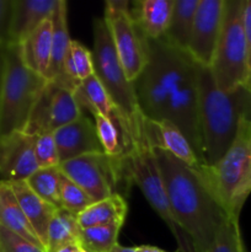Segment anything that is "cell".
Returning <instances> with one entry per match:
<instances>
[{
	"label": "cell",
	"instance_id": "2e32d148",
	"mask_svg": "<svg viewBox=\"0 0 251 252\" xmlns=\"http://www.w3.org/2000/svg\"><path fill=\"white\" fill-rule=\"evenodd\" d=\"M175 0H138L130 10L143 37L160 39L165 36L171 19Z\"/></svg>",
	"mask_w": 251,
	"mask_h": 252
},
{
	"label": "cell",
	"instance_id": "44dd1931",
	"mask_svg": "<svg viewBox=\"0 0 251 252\" xmlns=\"http://www.w3.org/2000/svg\"><path fill=\"white\" fill-rule=\"evenodd\" d=\"M128 207L120 193L108 198L94 202L90 207L78 216V223L81 229L91 226L106 225L111 223H125Z\"/></svg>",
	"mask_w": 251,
	"mask_h": 252
},
{
	"label": "cell",
	"instance_id": "9a60e30c",
	"mask_svg": "<svg viewBox=\"0 0 251 252\" xmlns=\"http://www.w3.org/2000/svg\"><path fill=\"white\" fill-rule=\"evenodd\" d=\"M59 0H12L9 43L20 44L46 20L51 19Z\"/></svg>",
	"mask_w": 251,
	"mask_h": 252
},
{
	"label": "cell",
	"instance_id": "d4e9b609",
	"mask_svg": "<svg viewBox=\"0 0 251 252\" xmlns=\"http://www.w3.org/2000/svg\"><path fill=\"white\" fill-rule=\"evenodd\" d=\"M80 229L78 217L63 208L57 209L47 230L46 251L57 252L66 245L79 244Z\"/></svg>",
	"mask_w": 251,
	"mask_h": 252
},
{
	"label": "cell",
	"instance_id": "4dcf8cb0",
	"mask_svg": "<svg viewBox=\"0 0 251 252\" xmlns=\"http://www.w3.org/2000/svg\"><path fill=\"white\" fill-rule=\"evenodd\" d=\"M34 157L38 167H54L59 166L58 149L53 132L41 133L34 135Z\"/></svg>",
	"mask_w": 251,
	"mask_h": 252
},
{
	"label": "cell",
	"instance_id": "ba28073f",
	"mask_svg": "<svg viewBox=\"0 0 251 252\" xmlns=\"http://www.w3.org/2000/svg\"><path fill=\"white\" fill-rule=\"evenodd\" d=\"M243 10L244 0H224L220 36L209 66L217 86L223 91L249 86L248 49Z\"/></svg>",
	"mask_w": 251,
	"mask_h": 252
},
{
	"label": "cell",
	"instance_id": "ab89813d",
	"mask_svg": "<svg viewBox=\"0 0 251 252\" xmlns=\"http://www.w3.org/2000/svg\"><path fill=\"white\" fill-rule=\"evenodd\" d=\"M250 193H251V174H250V177H249L248 184H246V187H245V196H246V198H248V197L250 196Z\"/></svg>",
	"mask_w": 251,
	"mask_h": 252
},
{
	"label": "cell",
	"instance_id": "6da1fadb",
	"mask_svg": "<svg viewBox=\"0 0 251 252\" xmlns=\"http://www.w3.org/2000/svg\"><path fill=\"white\" fill-rule=\"evenodd\" d=\"M144 41L147 64L133 81L140 112L148 120L170 121L188 140L198 139L197 62L164 37Z\"/></svg>",
	"mask_w": 251,
	"mask_h": 252
},
{
	"label": "cell",
	"instance_id": "7402d4cb",
	"mask_svg": "<svg viewBox=\"0 0 251 252\" xmlns=\"http://www.w3.org/2000/svg\"><path fill=\"white\" fill-rule=\"evenodd\" d=\"M199 0H175L171 19L164 38L175 47L187 51Z\"/></svg>",
	"mask_w": 251,
	"mask_h": 252
},
{
	"label": "cell",
	"instance_id": "30bf717a",
	"mask_svg": "<svg viewBox=\"0 0 251 252\" xmlns=\"http://www.w3.org/2000/svg\"><path fill=\"white\" fill-rule=\"evenodd\" d=\"M128 5L129 2L123 0L106 1L103 19L126 75L133 83L147 64V49L144 37L138 30Z\"/></svg>",
	"mask_w": 251,
	"mask_h": 252
},
{
	"label": "cell",
	"instance_id": "ffe728a7",
	"mask_svg": "<svg viewBox=\"0 0 251 252\" xmlns=\"http://www.w3.org/2000/svg\"><path fill=\"white\" fill-rule=\"evenodd\" d=\"M52 29V56L49 68L46 74V80L52 81L63 74V65L69 51H70L71 38L68 31L66 21V2L59 0L57 9L51 17Z\"/></svg>",
	"mask_w": 251,
	"mask_h": 252
},
{
	"label": "cell",
	"instance_id": "7a4b0ae2",
	"mask_svg": "<svg viewBox=\"0 0 251 252\" xmlns=\"http://www.w3.org/2000/svg\"><path fill=\"white\" fill-rule=\"evenodd\" d=\"M153 150L175 219L189 236L196 252H204L230 216L209 189L201 166L192 167L164 150Z\"/></svg>",
	"mask_w": 251,
	"mask_h": 252
},
{
	"label": "cell",
	"instance_id": "277c9868",
	"mask_svg": "<svg viewBox=\"0 0 251 252\" xmlns=\"http://www.w3.org/2000/svg\"><path fill=\"white\" fill-rule=\"evenodd\" d=\"M91 54L94 74L107 91L117 111L115 122L121 132L125 149L129 140L142 129L144 116L138 106L134 85L126 75L103 17L94 21V47Z\"/></svg>",
	"mask_w": 251,
	"mask_h": 252
},
{
	"label": "cell",
	"instance_id": "8fae6325",
	"mask_svg": "<svg viewBox=\"0 0 251 252\" xmlns=\"http://www.w3.org/2000/svg\"><path fill=\"white\" fill-rule=\"evenodd\" d=\"M224 0H199L187 52L198 64L211 66L223 24Z\"/></svg>",
	"mask_w": 251,
	"mask_h": 252
},
{
	"label": "cell",
	"instance_id": "484cf974",
	"mask_svg": "<svg viewBox=\"0 0 251 252\" xmlns=\"http://www.w3.org/2000/svg\"><path fill=\"white\" fill-rule=\"evenodd\" d=\"M26 184L37 196L41 197L47 203L52 204L57 209L62 208V171L59 170V166L41 167L36 170L26 180Z\"/></svg>",
	"mask_w": 251,
	"mask_h": 252
},
{
	"label": "cell",
	"instance_id": "60d3db41",
	"mask_svg": "<svg viewBox=\"0 0 251 252\" xmlns=\"http://www.w3.org/2000/svg\"><path fill=\"white\" fill-rule=\"evenodd\" d=\"M78 252H88V251H86V250H84V249H83V248H81V246H80V248H79V250H78Z\"/></svg>",
	"mask_w": 251,
	"mask_h": 252
},
{
	"label": "cell",
	"instance_id": "f1b7e54d",
	"mask_svg": "<svg viewBox=\"0 0 251 252\" xmlns=\"http://www.w3.org/2000/svg\"><path fill=\"white\" fill-rule=\"evenodd\" d=\"M61 203L62 208L78 217L88 207H90L94 201L83 189H80L62 172Z\"/></svg>",
	"mask_w": 251,
	"mask_h": 252
},
{
	"label": "cell",
	"instance_id": "e575fe53",
	"mask_svg": "<svg viewBox=\"0 0 251 252\" xmlns=\"http://www.w3.org/2000/svg\"><path fill=\"white\" fill-rule=\"evenodd\" d=\"M243 21H244V32H245L246 49H248L249 86L251 88V0H244Z\"/></svg>",
	"mask_w": 251,
	"mask_h": 252
},
{
	"label": "cell",
	"instance_id": "83f0119b",
	"mask_svg": "<svg viewBox=\"0 0 251 252\" xmlns=\"http://www.w3.org/2000/svg\"><path fill=\"white\" fill-rule=\"evenodd\" d=\"M204 252H248L241 238L239 219L228 217L220 225L213 244Z\"/></svg>",
	"mask_w": 251,
	"mask_h": 252
},
{
	"label": "cell",
	"instance_id": "5bb4252c",
	"mask_svg": "<svg viewBox=\"0 0 251 252\" xmlns=\"http://www.w3.org/2000/svg\"><path fill=\"white\" fill-rule=\"evenodd\" d=\"M143 133L153 149L164 150L192 167L202 166L188 140L170 121H152L144 117Z\"/></svg>",
	"mask_w": 251,
	"mask_h": 252
},
{
	"label": "cell",
	"instance_id": "603a6c76",
	"mask_svg": "<svg viewBox=\"0 0 251 252\" xmlns=\"http://www.w3.org/2000/svg\"><path fill=\"white\" fill-rule=\"evenodd\" d=\"M52 83L54 84V90L49 106V132H54L83 116L75 90L62 85L58 81Z\"/></svg>",
	"mask_w": 251,
	"mask_h": 252
},
{
	"label": "cell",
	"instance_id": "8d00e7d4",
	"mask_svg": "<svg viewBox=\"0 0 251 252\" xmlns=\"http://www.w3.org/2000/svg\"><path fill=\"white\" fill-rule=\"evenodd\" d=\"M137 251L138 252H167L165 250H161V249L157 248V246H152V245L137 246Z\"/></svg>",
	"mask_w": 251,
	"mask_h": 252
},
{
	"label": "cell",
	"instance_id": "e0dca14e",
	"mask_svg": "<svg viewBox=\"0 0 251 252\" xmlns=\"http://www.w3.org/2000/svg\"><path fill=\"white\" fill-rule=\"evenodd\" d=\"M7 184L10 185L11 189L14 191L27 220L30 221L31 226L33 228L34 233L38 236L43 248L46 249L47 230H48L49 221L53 218L57 208H54L52 204L47 203L41 197L37 196L30 189L26 181L7 182Z\"/></svg>",
	"mask_w": 251,
	"mask_h": 252
},
{
	"label": "cell",
	"instance_id": "f546056e",
	"mask_svg": "<svg viewBox=\"0 0 251 252\" xmlns=\"http://www.w3.org/2000/svg\"><path fill=\"white\" fill-rule=\"evenodd\" d=\"M94 118H95L96 132L102 145L103 153L107 155L123 154L122 137L115 121L100 115L94 116Z\"/></svg>",
	"mask_w": 251,
	"mask_h": 252
},
{
	"label": "cell",
	"instance_id": "836d02e7",
	"mask_svg": "<svg viewBox=\"0 0 251 252\" xmlns=\"http://www.w3.org/2000/svg\"><path fill=\"white\" fill-rule=\"evenodd\" d=\"M12 0H0V43H9Z\"/></svg>",
	"mask_w": 251,
	"mask_h": 252
},
{
	"label": "cell",
	"instance_id": "4316f807",
	"mask_svg": "<svg viewBox=\"0 0 251 252\" xmlns=\"http://www.w3.org/2000/svg\"><path fill=\"white\" fill-rule=\"evenodd\" d=\"M123 224L111 223L80 229L79 245L88 252H110L118 244V235Z\"/></svg>",
	"mask_w": 251,
	"mask_h": 252
},
{
	"label": "cell",
	"instance_id": "d590c367",
	"mask_svg": "<svg viewBox=\"0 0 251 252\" xmlns=\"http://www.w3.org/2000/svg\"><path fill=\"white\" fill-rule=\"evenodd\" d=\"M6 47L7 43H0V97H1L2 84H4L5 66H6Z\"/></svg>",
	"mask_w": 251,
	"mask_h": 252
},
{
	"label": "cell",
	"instance_id": "3957f363",
	"mask_svg": "<svg viewBox=\"0 0 251 252\" xmlns=\"http://www.w3.org/2000/svg\"><path fill=\"white\" fill-rule=\"evenodd\" d=\"M197 83L204 161L213 166L233 144L241 117H251V88L220 90L211 69L198 63Z\"/></svg>",
	"mask_w": 251,
	"mask_h": 252
},
{
	"label": "cell",
	"instance_id": "d6986e66",
	"mask_svg": "<svg viewBox=\"0 0 251 252\" xmlns=\"http://www.w3.org/2000/svg\"><path fill=\"white\" fill-rule=\"evenodd\" d=\"M0 226L17 234L34 245L43 248L33 228L22 212L14 191L5 181H0Z\"/></svg>",
	"mask_w": 251,
	"mask_h": 252
},
{
	"label": "cell",
	"instance_id": "f35d334b",
	"mask_svg": "<svg viewBox=\"0 0 251 252\" xmlns=\"http://www.w3.org/2000/svg\"><path fill=\"white\" fill-rule=\"evenodd\" d=\"M79 248H80L79 244H71V245H66L64 246V248L59 249L57 252H78Z\"/></svg>",
	"mask_w": 251,
	"mask_h": 252
},
{
	"label": "cell",
	"instance_id": "ac0fdd59",
	"mask_svg": "<svg viewBox=\"0 0 251 252\" xmlns=\"http://www.w3.org/2000/svg\"><path fill=\"white\" fill-rule=\"evenodd\" d=\"M52 34V21L48 19L39 25L22 43H20L24 63L44 79L51 63Z\"/></svg>",
	"mask_w": 251,
	"mask_h": 252
},
{
	"label": "cell",
	"instance_id": "74e56055",
	"mask_svg": "<svg viewBox=\"0 0 251 252\" xmlns=\"http://www.w3.org/2000/svg\"><path fill=\"white\" fill-rule=\"evenodd\" d=\"M110 252H138V251H137V246L127 248V246H122L120 245V244H117V245H115L112 249H111Z\"/></svg>",
	"mask_w": 251,
	"mask_h": 252
},
{
	"label": "cell",
	"instance_id": "9c48e42d",
	"mask_svg": "<svg viewBox=\"0 0 251 252\" xmlns=\"http://www.w3.org/2000/svg\"><path fill=\"white\" fill-rule=\"evenodd\" d=\"M59 170L83 189L94 202L117 194L121 180L128 179L123 154L83 155L59 164Z\"/></svg>",
	"mask_w": 251,
	"mask_h": 252
},
{
	"label": "cell",
	"instance_id": "cb8c5ba5",
	"mask_svg": "<svg viewBox=\"0 0 251 252\" xmlns=\"http://www.w3.org/2000/svg\"><path fill=\"white\" fill-rule=\"evenodd\" d=\"M75 96L81 110L86 108L93 116L100 115L116 120L117 111L115 105L95 74L81 81L75 90Z\"/></svg>",
	"mask_w": 251,
	"mask_h": 252
},
{
	"label": "cell",
	"instance_id": "8992f818",
	"mask_svg": "<svg viewBox=\"0 0 251 252\" xmlns=\"http://www.w3.org/2000/svg\"><path fill=\"white\" fill-rule=\"evenodd\" d=\"M48 81L26 66L20 44L7 43L6 66L0 97V137L24 132Z\"/></svg>",
	"mask_w": 251,
	"mask_h": 252
},
{
	"label": "cell",
	"instance_id": "5b68a950",
	"mask_svg": "<svg viewBox=\"0 0 251 252\" xmlns=\"http://www.w3.org/2000/svg\"><path fill=\"white\" fill-rule=\"evenodd\" d=\"M201 171L224 211L239 219L248 199L245 187L251 174V117H241L228 152L213 166L202 165Z\"/></svg>",
	"mask_w": 251,
	"mask_h": 252
},
{
	"label": "cell",
	"instance_id": "1f68e13d",
	"mask_svg": "<svg viewBox=\"0 0 251 252\" xmlns=\"http://www.w3.org/2000/svg\"><path fill=\"white\" fill-rule=\"evenodd\" d=\"M70 59L79 81L88 79L94 74L93 54L80 42L71 39L70 43Z\"/></svg>",
	"mask_w": 251,
	"mask_h": 252
},
{
	"label": "cell",
	"instance_id": "4fadbf2b",
	"mask_svg": "<svg viewBox=\"0 0 251 252\" xmlns=\"http://www.w3.org/2000/svg\"><path fill=\"white\" fill-rule=\"evenodd\" d=\"M61 164L75 158L103 153L96 127L86 116L53 132Z\"/></svg>",
	"mask_w": 251,
	"mask_h": 252
},
{
	"label": "cell",
	"instance_id": "d6a6232c",
	"mask_svg": "<svg viewBox=\"0 0 251 252\" xmlns=\"http://www.w3.org/2000/svg\"><path fill=\"white\" fill-rule=\"evenodd\" d=\"M0 252H47L17 234L0 226Z\"/></svg>",
	"mask_w": 251,
	"mask_h": 252
},
{
	"label": "cell",
	"instance_id": "7c38bea8",
	"mask_svg": "<svg viewBox=\"0 0 251 252\" xmlns=\"http://www.w3.org/2000/svg\"><path fill=\"white\" fill-rule=\"evenodd\" d=\"M38 169L34 135L12 132L0 137V181H26Z\"/></svg>",
	"mask_w": 251,
	"mask_h": 252
},
{
	"label": "cell",
	"instance_id": "52a82bcc",
	"mask_svg": "<svg viewBox=\"0 0 251 252\" xmlns=\"http://www.w3.org/2000/svg\"><path fill=\"white\" fill-rule=\"evenodd\" d=\"M123 158L128 179L133 180V182L139 187L152 208L166 224L176 240L179 251L196 252L192 240L179 225L172 214L154 150L145 140L143 127L123 149Z\"/></svg>",
	"mask_w": 251,
	"mask_h": 252
}]
</instances>
